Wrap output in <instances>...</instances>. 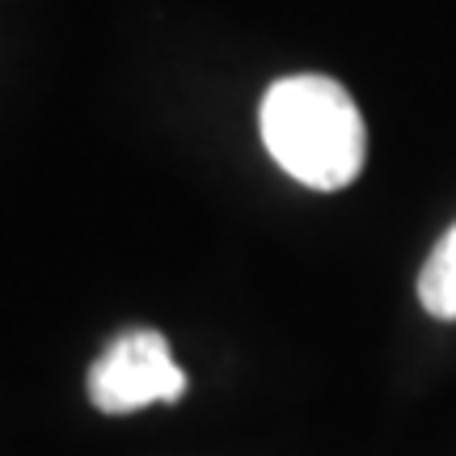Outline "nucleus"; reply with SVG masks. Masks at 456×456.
Returning a JSON list of instances; mask_svg holds the SVG:
<instances>
[{
	"label": "nucleus",
	"instance_id": "f03ea898",
	"mask_svg": "<svg viewBox=\"0 0 456 456\" xmlns=\"http://www.w3.org/2000/svg\"><path fill=\"white\" fill-rule=\"evenodd\" d=\"M186 372L174 363L169 342L157 330H127L89 368V402L102 414H135L152 402H178Z\"/></svg>",
	"mask_w": 456,
	"mask_h": 456
},
{
	"label": "nucleus",
	"instance_id": "f257e3e1",
	"mask_svg": "<svg viewBox=\"0 0 456 456\" xmlns=\"http://www.w3.org/2000/svg\"><path fill=\"white\" fill-rule=\"evenodd\" d=\"M258 127L279 169L313 191L351 186L368 157V131L355 98L317 72L271 85L262 98Z\"/></svg>",
	"mask_w": 456,
	"mask_h": 456
},
{
	"label": "nucleus",
	"instance_id": "7ed1b4c3",
	"mask_svg": "<svg viewBox=\"0 0 456 456\" xmlns=\"http://www.w3.org/2000/svg\"><path fill=\"white\" fill-rule=\"evenodd\" d=\"M419 300L431 317L456 322V224L444 232L419 271Z\"/></svg>",
	"mask_w": 456,
	"mask_h": 456
}]
</instances>
